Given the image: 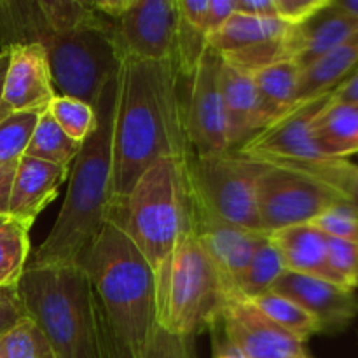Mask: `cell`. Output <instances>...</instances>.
Segmentation results:
<instances>
[{"mask_svg":"<svg viewBox=\"0 0 358 358\" xmlns=\"http://www.w3.org/2000/svg\"><path fill=\"white\" fill-rule=\"evenodd\" d=\"M79 266L96 294L114 358H143L157 329L156 278L143 255L107 222Z\"/></svg>","mask_w":358,"mask_h":358,"instance_id":"3","label":"cell"},{"mask_svg":"<svg viewBox=\"0 0 358 358\" xmlns=\"http://www.w3.org/2000/svg\"><path fill=\"white\" fill-rule=\"evenodd\" d=\"M234 14V0H208L206 10V31L208 37L220 30Z\"/></svg>","mask_w":358,"mask_h":358,"instance_id":"38","label":"cell"},{"mask_svg":"<svg viewBox=\"0 0 358 358\" xmlns=\"http://www.w3.org/2000/svg\"><path fill=\"white\" fill-rule=\"evenodd\" d=\"M271 292L289 297L308 313L313 315L320 324L322 334L345 331L358 318L357 290L327 280L285 271L275 283Z\"/></svg>","mask_w":358,"mask_h":358,"instance_id":"16","label":"cell"},{"mask_svg":"<svg viewBox=\"0 0 358 358\" xmlns=\"http://www.w3.org/2000/svg\"><path fill=\"white\" fill-rule=\"evenodd\" d=\"M48 110L63 133L77 143H83L96 126V112L93 105L77 98L56 94Z\"/></svg>","mask_w":358,"mask_h":358,"instance_id":"30","label":"cell"},{"mask_svg":"<svg viewBox=\"0 0 358 358\" xmlns=\"http://www.w3.org/2000/svg\"><path fill=\"white\" fill-rule=\"evenodd\" d=\"M0 358H55L48 339L31 318L0 338Z\"/></svg>","mask_w":358,"mask_h":358,"instance_id":"32","label":"cell"},{"mask_svg":"<svg viewBox=\"0 0 358 358\" xmlns=\"http://www.w3.org/2000/svg\"><path fill=\"white\" fill-rule=\"evenodd\" d=\"M268 168L264 161L227 150L213 156L185 157L191 199L231 224L262 231L259 222L257 184ZM264 233V231H262Z\"/></svg>","mask_w":358,"mask_h":358,"instance_id":"8","label":"cell"},{"mask_svg":"<svg viewBox=\"0 0 358 358\" xmlns=\"http://www.w3.org/2000/svg\"><path fill=\"white\" fill-rule=\"evenodd\" d=\"M119 93V70L103 84L94 103L96 126L80 145L70 168L69 191L48 238L30 262L79 264L103 231L112 201V131Z\"/></svg>","mask_w":358,"mask_h":358,"instance_id":"2","label":"cell"},{"mask_svg":"<svg viewBox=\"0 0 358 358\" xmlns=\"http://www.w3.org/2000/svg\"><path fill=\"white\" fill-rule=\"evenodd\" d=\"M353 201L358 208V164H355V175H353Z\"/></svg>","mask_w":358,"mask_h":358,"instance_id":"45","label":"cell"},{"mask_svg":"<svg viewBox=\"0 0 358 358\" xmlns=\"http://www.w3.org/2000/svg\"><path fill=\"white\" fill-rule=\"evenodd\" d=\"M292 27L282 20H262L234 13L208 45L224 63L254 73L282 59H290L289 35Z\"/></svg>","mask_w":358,"mask_h":358,"instance_id":"12","label":"cell"},{"mask_svg":"<svg viewBox=\"0 0 358 358\" xmlns=\"http://www.w3.org/2000/svg\"><path fill=\"white\" fill-rule=\"evenodd\" d=\"M69 175L70 168L66 166H58L28 156L21 157L14 171L7 217L31 229L35 219L44 212L49 203L55 201Z\"/></svg>","mask_w":358,"mask_h":358,"instance_id":"17","label":"cell"},{"mask_svg":"<svg viewBox=\"0 0 358 358\" xmlns=\"http://www.w3.org/2000/svg\"><path fill=\"white\" fill-rule=\"evenodd\" d=\"M285 271L282 255L268 236V240L262 241L261 247L255 250L247 269L238 278L236 299L254 301L262 294L271 292L275 283Z\"/></svg>","mask_w":358,"mask_h":358,"instance_id":"27","label":"cell"},{"mask_svg":"<svg viewBox=\"0 0 358 358\" xmlns=\"http://www.w3.org/2000/svg\"><path fill=\"white\" fill-rule=\"evenodd\" d=\"M28 318L17 287H0V338Z\"/></svg>","mask_w":358,"mask_h":358,"instance_id":"37","label":"cell"},{"mask_svg":"<svg viewBox=\"0 0 358 358\" xmlns=\"http://www.w3.org/2000/svg\"><path fill=\"white\" fill-rule=\"evenodd\" d=\"M343 203L353 205L352 199L334 185L285 164L268 163L259 178V222L268 234L285 227L311 224L325 210Z\"/></svg>","mask_w":358,"mask_h":358,"instance_id":"9","label":"cell"},{"mask_svg":"<svg viewBox=\"0 0 358 358\" xmlns=\"http://www.w3.org/2000/svg\"><path fill=\"white\" fill-rule=\"evenodd\" d=\"M229 301L219 271L191 229L156 278L157 325L171 334L198 338L219 324Z\"/></svg>","mask_w":358,"mask_h":358,"instance_id":"6","label":"cell"},{"mask_svg":"<svg viewBox=\"0 0 358 358\" xmlns=\"http://www.w3.org/2000/svg\"><path fill=\"white\" fill-rule=\"evenodd\" d=\"M83 143L73 142L72 138L63 133V129L56 124L51 112L45 108L35 124L31 138L28 142L24 156L34 159L45 161V163L58 164V166L72 168L77 154Z\"/></svg>","mask_w":358,"mask_h":358,"instance_id":"26","label":"cell"},{"mask_svg":"<svg viewBox=\"0 0 358 358\" xmlns=\"http://www.w3.org/2000/svg\"><path fill=\"white\" fill-rule=\"evenodd\" d=\"M358 69V31L301 72L297 101L332 93Z\"/></svg>","mask_w":358,"mask_h":358,"instance_id":"23","label":"cell"},{"mask_svg":"<svg viewBox=\"0 0 358 358\" xmlns=\"http://www.w3.org/2000/svg\"><path fill=\"white\" fill-rule=\"evenodd\" d=\"M353 289H358V269H357V275H355V282H353Z\"/></svg>","mask_w":358,"mask_h":358,"instance_id":"46","label":"cell"},{"mask_svg":"<svg viewBox=\"0 0 358 358\" xmlns=\"http://www.w3.org/2000/svg\"><path fill=\"white\" fill-rule=\"evenodd\" d=\"M17 292L55 358H114L96 294L79 264L28 262Z\"/></svg>","mask_w":358,"mask_h":358,"instance_id":"4","label":"cell"},{"mask_svg":"<svg viewBox=\"0 0 358 358\" xmlns=\"http://www.w3.org/2000/svg\"><path fill=\"white\" fill-rule=\"evenodd\" d=\"M336 7L339 10H343L345 14H348L350 17L358 21V0H332Z\"/></svg>","mask_w":358,"mask_h":358,"instance_id":"43","label":"cell"},{"mask_svg":"<svg viewBox=\"0 0 358 358\" xmlns=\"http://www.w3.org/2000/svg\"><path fill=\"white\" fill-rule=\"evenodd\" d=\"M42 112H20L0 121V166L16 164L24 156Z\"/></svg>","mask_w":358,"mask_h":358,"instance_id":"31","label":"cell"},{"mask_svg":"<svg viewBox=\"0 0 358 358\" xmlns=\"http://www.w3.org/2000/svg\"><path fill=\"white\" fill-rule=\"evenodd\" d=\"M357 31L358 21L339 10L331 0L324 10L315 14L306 23L292 27L289 35L290 59H294L301 70L308 69Z\"/></svg>","mask_w":358,"mask_h":358,"instance_id":"18","label":"cell"},{"mask_svg":"<svg viewBox=\"0 0 358 358\" xmlns=\"http://www.w3.org/2000/svg\"><path fill=\"white\" fill-rule=\"evenodd\" d=\"M107 222L129 238L157 278L178 241L192 229L185 157L154 161L124 198L110 203Z\"/></svg>","mask_w":358,"mask_h":358,"instance_id":"5","label":"cell"},{"mask_svg":"<svg viewBox=\"0 0 358 358\" xmlns=\"http://www.w3.org/2000/svg\"><path fill=\"white\" fill-rule=\"evenodd\" d=\"M16 164L0 166V217H7L10 187H13V178H14V171H16Z\"/></svg>","mask_w":358,"mask_h":358,"instance_id":"42","label":"cell"},{"mask_svg":"<svg viewBox=\"0 0 358 358\" xmlns=\"http://www.w3.org/2000/svg\"><path fill=\"white\" fill-rule=\"evenodd\" d=\"M269 240L278 248L287 271L343 285L329 264V238L313 224L275 231L269 234Z\"/></svg>","mask_w":358,"mask_h":358,"instance_id":"20","label":"cell"},{"mask_svg":"<svg viewBox=\"0 0 358 358\" xmlns=\"http://www.w3.org/2000/svg\"><path fill=\"white\" fill-rule=\"evenodd\" d=\"M48 23L37 2H0V49L41 44Z\"/></svg>","mask_w":358,"mask_h":358,"instance_id":"25","label":"cell"},{"mask_svg":"<svg viewBox=\"0 0 358 358\" xmlns=\"http://www.w3.org/2000/svg\"><path fill=\"white\" fill-rule=\"evenodd\" d=\"M30 252V227L14 219L0 224V287H17Z\"/></svg>","mask_w":358,"mask_h":358,"instance_id":"29","label":"cell"},{"mask_svg":"<svg viewBox=\"0 0 358 358\" xmlns=\"http://www.w3.org/2000/svg\"><path fill=\"white\" fill-rule=\"evenodd\" d=\"M331 100L338 103H357L358 101V69L346 80H343L331 93Z\"/></svg>","mask_w":358,"mask_h":358,"instance_id":"40","label":"cell"},{"mask_svg":"<svg viewBox=\"0 0 358 358\" xmlns=\"http://www.w3.org/2000/svg\"><path fill=\"white\" fill-rule=\"evenodd\" d=\"M252 303L266 315L271 322H275L280 329L289 332L301 343H306L315 334H322L320 324L313 315L308 313L304 308L294 303L289 297L276 292L262 294L261 297L254 299Z\"/></svg>","mask_w":358,"mask_h":358,"instance_id":"28","label":"cell"},{"mask_svg":"<svg viewBox=\"0 0 358 358\" xmlns=\"http://www.w3.org/2000/svg\"><path fill=\"white\" fill-rule=\"evenodd\" d=\"M311 224L327 238L358 243V208L352 203H343L325 210Z\"/></svg>","mask_w":358,"mask_h":358,"instance_id":"33","label":"cell"},{"mask_svg":"<svg viewBox=\"0 0 358 358\" xmlns=\"http://www.w3.org/2000/svg\"><path fill=\"white\" fill-rule=\"evenodd\" d=\"M329 264L343 285L353 289L358 269V243L329 238Z\"/></svg>","mask_w":358,"mask_h":358,"instance_id":"35","label":"cell"},{"mask_svg":"<svg viewBox=\"0 0 358 358\" xmlns=\"http://www.w3.org/2000/svg\"><path fill=\"white\" fill-rule=\"evenodd\" d=\"M7 65H9V51L7 49H0V96H2L3 77H6Z\"/></svg>","mask_w":358,"mask_h":358,"instance_id":"44","label":"cell"},{"mask_svg":"<svg viewBox=\"0 0 358 358\" xmlns=\"http://www.w3.org/2000/svg\"><path fill=\"white\" fill-rule=\"evenodd\" d=\"M51 66L56 94L93 105L108 77L121 69L107 20L90 2V9L73 23L49 28L41 42Z\"/></svg>","mask_w":358,"mask_h":358,"instance_id":"7","label":"cell"},{"mask_svg":"<svg viewBox=\"0 0 358 358\" xmlns=\"http://www.w3.org/2000/svg\"><path fill=\"white\" fill-rule=\"evenodd\" d=\"M143 358H198L196 338L171 334L157 325Z\"/></svg>","mask_w":358,"mask_h":358,"instance_id":"34","label":"cell"},{"mask_svg":"<svg viewBox=\"0 0 358 358\" xmlns=\"http://www.w3.org/2000/svg\"><path fill=\"white\" fill-rule=\"evenodd\" d=\"M219 324L243 358H299L306 352L304 343L280 329L252 301L231 299Z\"/></svg>","mask_w":358,"mask_h":358,"instance_id":"14","label":"cell"},{"mask_svg":"<svg viewBox=\"0 0 358 358\" xmlns=\"http://www.w3.org/2000/svg\"><path fill=\"white\" fill-rule=\"evenodd\" d=\"M220 93L226 114L227 143L229 150H236L245 142L262 131L259 98L252 73L227 65L220 69Z\"/></svg>","mask_w":358,"mask_h":358,"instance_id":"19","label":"cell"},{"mask_svg":"<svg viewBox=\"0 0 358 358\" xmlns=\"http://www.w3.org/2000/svg\"><path fill=\"white\" fill-rule=\"evenodd\" d=\"M178 84L175 59L121 62L112 131V201L124 198L154 161L192 154Z\"/></svg>","mask_w":358,"mask_h":358,"instance_id":"1","label":"cell"},{"mask_svg":"<svg viewBox=\"0 0 358 358\" xmlns=\"http://www.w3.org/2000/svg\"><path fill=\"white\" fill-rule=\"evenodd\" d=\"M208 0H177V37H175V63L180 77L189 79L203 52L208 48L206 31Z\"/></svg>","mask_w":358,"mask_h":358,"instance_id":"24","label":"cell"},{"mask_svg":"<svg viewBox=\"0 0 358 358\" xmlns=\"http://www.w3.org/2000/svg\"><path fill=\"white\" fill-rule=\"evenodd\" d=\"M311 136L315 145L331 159H348L358 154V101H329L313 119Z\"/></svg>","mask_w":358,"mask_h":358,"instance_id":"22","label":"cell"},{"mask_svg":"<svg viewBox=\"0 0 358 358\" xmlns=\"http://www.w3.org/2000/svg\"><path fill=\"white\" fill-rule=\"evenodd\" d=\"M331 0H275L278 20L290 27H299L324 10Z\"/></svg>","mask_w":358,"mask_h":358,"instance_id":"36","label":"cell"},{"mask_svg":"<svg viewBox=\"0 0 358 358\" xmlns=\"http://www.w3.org/2000/svg\"><path fill=\"white\" fill-rule=\"evenodd\" d=\"M192 201V199H191ZM192 231L219 271L231 299H236V282L255 250L269 234L231 224L192 201Z\"/></svg>","mask_w":358,"mask_h":358,"instance_id":"13","label":"cell"},{"mask_svg":"<svg viewBox=\"0 0 358 358\" xmlns=\"http://www.w3.org/2000/svg\"><path fill=\"white\" fill-rule=\"evenodd\" d=\"M210 334H212V358H243V355L224 338V334L220 336L219 324L210 329Z\"/></svg>","mask_w":358,"mask_h":358,"instance_id":"41","label":"cell"},{"mask_svg":"<svg viewBox=\"0 0 358 358\" xmlns=\"http://www.w3.org/2000/svg\"><path fill=\"white\" fill-rule=\"evenodd\" d=\"M299 358H313V357H311V355H310V353H308V352H304V353H303V355H301Z\"/></svg>","mask_w":358,"mask_h":358,"instance_id":"47","label":"cell"},{"mask_svg":"<svg viewBox=\"0 0 358 358\" xmlns=\"http://www.w3.org/2000/svg\"><path fill=\"white\" fill-rule=\"evenodd\" d=\"M234 13L262 20H278L275 0H234Z\"/></svg>","mask_w":358,"mask_h":358,"instance_id":"39","label":"cell"},{"mask_svg":"<svg viewBox=\"0 0 358 358\" xmlns=\"http://www.w3.org/2000/svg\"><path fill=\"white\" fill-rule=\"evenodd\" d=\"M0 96V121L13 114L45 110L56 96L45 49L41 44L14 45Z\"/></svg>","mask_w":358,"mask_h":358,"instance_id":"15","label":"cell"},{"mask_svg":"<svg viewBox=\"0 0 358 358\" xmlns=\"http://www.w3.org/2000/svg\"><path fill=\"white\" fill-rule=\"evenodd\" d=\"M93 7L107 20L121 62L175 59L177 0H101Z\"/></svg>","mask_w":358,"mask_h":358,"instance_id":"10","label":"cell"},{"mask_svg":"<svg viewBox=\"0 0 358 358\" xmlns=\"http://www.w3.org/2000/svg\"><path fill=\"white\" fill-rule=\"evenodd\" d=\"M220 69L222 58L208 45L187 79L189 94L187 101H184V128L196 156H213L229 150L220 93Z\"/></svg>","mask_w":358,"mask_h":358,"instance_id":"11","label":"cell"},{"mask_svg":"<svg viewBox=\"0 0 358 358\" xmlns=\"http://www.w3.org/2000/svg\"><path fill=\"white\" fill-rule=\"evenodd\" d=\"M7 219H9V217H0V224H3V222H6Z\"/></svg>","mask_w":358,"mask_h":358,"instance_id":"48","label":"cell"},{"mask_svg":"<svg viewBox=\"0 0 358 358\" xmlns=\"http://www.w3.org/2000/svg\"><path fill=\"white\" fill-rule=\"evenodd\" d=\"M301 66L294 59H282L252 73L259 98L262 129L292 110L299 91Z\"/></svg>","mask_w":358,"mask_h":358,"instance_id":"21","label":"cell"}]
</instances>
